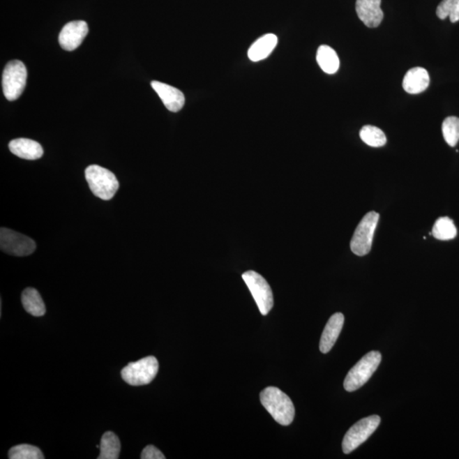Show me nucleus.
Listing matches in <instances>:
<instances>
[{
  "instance_id": "3",
  "label": "nucleus",
  "mask_w": 459,
  "mask_h": 459,
  "mask_svg": "<svg viewBox=\"0 0 459 459\" xmlns=\"http://www.w3.org/2000/svg\"><path fill=\"white\" fill-rule=\"evenodd\" d=\"M382 356L379 352L366 354L346 375L344 382L345 390L353 392L363 387L379 368Z\"/></svg>"
},
{
  "instance_id": "13",
  "label": "nucleus",
  "mask_w": 459,
  "mask_h": 459,
  "mask_svg": "<svg viewBox=\"0 0 459 459\" xmlns=\"http://www.w3.org/2000/svg\"><path fill=\"white\" fill-rule=\"evenodd\" d=\"M344 322V315L340 313L333 314L329 318L321 337L320 351L322 353L326 354L331 351L343 329Z\"/></svg>"
},
{
  "instance_id": "17",
  "label": "nucleus",
  "mask_w": 459,
  "mask_h": 459,
  "mask_svg": "<svg viewBox=\"0 0 459 459\" xmlns=\"http://www.w3.org/2000/svg\"><path fill=\"white\" fill-rule=\"evenodd\" d=\"M22 306L27 313L33 317H42L46 313L45 305L41 295L33 287H27L22 294Z\"/></svg>"
},
{
  "instance_id": "12",
  "label": "nucleus",
  "mask_w": 459,
  "mask_h": 459,
  "mask_svg": "<svg viewBox=\"0 0 459 459\" xmlns=\"http://www.w3.org/2000/svg\"><path fill=\"white\" fill-rule=\"evenodd\" d=\"M151 84L168 110L177 112L184 107L185 96L180 89L159 81H153Z\"/></svg>"
},
{
  "instance_id": "19",
  "label": "nucleus",
  "mask_w": 459,
  "mask_h": 459,
  "mask_svg": "<svg viewBox=\"0 0 459 459\" xmlns=\"http://www.w3.org/2000/svg\"><path fill=\"white\" fill-rule=\"evenodd\" d=\"M120 450H121V444L119 437L114 433L108 431L103 435L100 441L98 459H118Z\"/></svg>"
},
{
  "instance_id": "8",
  "label": "nucleus",
  "mask_w": 459,
  "mask_h": 459,
  "mask_svg": "<svg viewBox=\"0 0 459 459\" xmlns=\"http://www.w3.org/2000/svg\"><path fill=\"white\" fill-rule=\"evenodd\" d=\"M381 419L378 415L369 416L359 420L346 432L342 449L345 454H349L360 446L377 430L380 425Z\"/></svg>"
},
{
  "instance_id": "15",
  "label": "nucleus",
  "mask_w": 459,
  "mask_h": 459,
  "mask_svg": "<svg viewBox=\"0 0 459 459\" xmlns=\"http://www.w3.org/2000/svg\"><path fill=\"white\" fill-rule=\"evenodd\" d=\"M9 149L14 155L27 160H36L44 154L40 143L26 138L13 140L9 144Z\"/></svg>"
},
{
  "instance_id": "22",
  "label": "nucleus",
  "mask_w": 459,
  "mask_h": 459,
  "mask_svg": "<svg viewBox=\"0 0 459 459\" xmlns=\"http://www.w3.org/2000/svg\"><path fill=\"white\" fill-rule=\"evenodd\" d=\"M442 134L445 141L450 146H455L459 141V119L457 116H449L442 123Z\"/></svg>"
},
{
  "instance_id": "9",
  "label": "nucleus",
  "mask_w": 459,
  "mask_h": 459,
  "mask_svg": "<svg viewBox=\"0 0 459 459\" xmlns=\"http://www.w3.org/2000/svg\"><path fill=\"white\" fill-rule=\"evenodd\" d=\"M0 248L7 255L24 257L33 254L36 243L29 236L3 227L0 231Z\"/></svg>"
},
{
  "instance_id": "20",
  "label": "nucleus",
  "mask_w": 459,
  "mask_h": 459,
  "mask_svg": "<svg viewBox=\"0 0 459 459\" xmlns=\"http://www.w3.org/2000/svg\"><path fill=\"white\" fill-rule=\"evenodd\" d=\"M431 233L438 240H452L457 236V228L450 218L441 217L435 221Z\"/></svg>"
},
{
  "instance_id": "1",
  "label": "nucleus",
  "mask_w": 459,
  "mask_h": 459,
  "mask_svg": "<svg viewBox=\"0 0 459 459\" xmlns=\"http://www.w3.org/2000/svg\"><path fill=\"white\" fill-rule=\"evenodd\" d=\"M260 402L271 417L280 425L287 426L294 421L295 408L285 393L277 387H267L260 393Z\"/></svg>"
},
{
  "instance_id": "25",
  "label": "nucleus",
  "mask_w": 459,
  "mask_h": 459,
  "mask_svg": "<svg viewBox=\"0 0 459 459\" xmlns=\"http://www.w3.org/2000/svg\"><path fill=\"white\" fill-rule=\"evenodd\" d=\"M141 458L142 459H165V456L154 446H147L143 449Z\"/></svg>"
},
{
  "instance_id": "18",
  "label": "nucleus",
  "mask_w": 459,
  "mask_h": 459,
  "mask_svg": "<svg viewBox=\"0 0 459 459\" xmlns=\"http://www.w3.org/2000/svg\"><path fill=\"white\" fill-rule=\"evenodd\" d=\"M317 61L322 71L328 75H333L340 68V58L336 50L328 45H322L318 48Z\"/></svg>"
},
{
  "instance_id": "2",
  "label": "nucleus",
  "mask_w": 459,
  "mask_h": 459,
  "mask_svg": "<svg viewBox=\"0 0 459 459\" xmlns=\"http://www.w3.org/2000/svg\"><path fill=\"white\" fill-rule=\"evenodd\" d=\"M85 178L94 195L103 200H110L119 188V182L110 170L99 165H91L85 170Z\"/></svg>"
},
{
  "instance_id": "6",
  "label": "nucleus",
  "mask_w": 459,
  "mask_h": 459,
  "mask_svg": "<svg viewBox=\"0 0 459 459\" xmlns=\"http://www.w3.org/2000/svg\"><path fill=\"white\" fill-rule=\"evenodd\" d=\"M27 73L21 61H10L3 73L2 86L3 95L8 100H17L26 86Z\"/></svg>"
},
{
  "instance_id": "5",
  "label": "nucleus",
  "mask_w": 459,
  "mask_h": 459,
  "mask_svg": "<svg viewBox=\"0 0 459 459\" xmlns=\"http://www.w3.org/2000/svg\"><path fill=\"white\" fill-rule=\"evenodd\" d=\"M379 215L375 211L366 215L358 224L351 241V250L358 256H364L370 252Z\"/></svg>"
},
{
  "instance_id": "16",
  "label": "nucleus",
  "mask_w": 459,
  "mask_h": 459,
  "mask_svg": "<svg viewBox=\"0 0 459 459\" xmlns=\"http://www.w3.org/2000/svg\"><path fill=\"white\" fill-rule=\"evenodd\" d=\"M278 37L275 34H266L259 38L252 45L248 52V58L252 61H259L266 59L273 52L278 45Z\"/></svg>"
},
{
  "instance_id": "4",
  "label": "nucleus",
  "mask_w": 459,
  "mask_h": 459,
  "mask_svg": "<svg viewBox=\"0 0 459 459\" xmlns=\"http://www.w3.org/2000/svg\"><path fill=\"white\" fill-rule=\"evenodd\" d=\"M158 368L157 358L147 356L127 365L123 368L121 375L123 379L132 386H142L150 384L155 379Z\"/></svg>"
},
{
  "instance_id": "7",
  "label": "nucleus",
  "mask_w": 459,
  "mask_h": 459,
  "mask_svg": "<svg viewBox=\"0 0 459 459\" xmlns=\"http://www.w3.org/2000/svg\"><path fill=\"white\" fill-rule=\"evenodd\" d=\"M242 278L251 292L260 313L266 316L274 305L273 294L269 285L262 275L254 271H248Z\"/></svg>"
},
{
  "instance_id": "10",
  "label": "nucleus",
  "mask_w": 459,
  "mask_h": 459,
  "mask_svg": "<svg viewBox=\"0 0 459 459\" xmlns=\"http://www.w3.org/2000/svg\"><path fill=\"white\" fill-rule=\"evenodd\" d=\"M88 32L89 27L86 22L84 21L68 22L61 29L59 35L61 48L68 52H73L80 47Z\"/></svg>"
},
{
  "instance_id": "14",
  "label": "nucleus",
  "mask_w": 459,
  "mask_h": 459,
  "mask_svg": "<svg viewBox=\"0 0 459 459\" xmlns=\"http://www.w3.org/2000/svg\"><path fill=\"white\" fill-rule=\"evenodd\" d=\"M430 85V75L427 70L423 68H414L409 70L404 77L402 86L408 94H419L426 91Z\"/></svg>"
},
{
  "instance_id": "11",
  "label": "nucleus",
  "mask_w": 459,
  "mask_h": 459,
  "mask_svg": "<svg viewBox=\"0 0 459 459\" xmlns=\"http://www.w3.org/2000/svg\"><path fill=\"white\" fill-rule=\"evenodd\" d=\"M381 0H356V10L360 20L368 27L375 29L383 21Z\"/></svg>"
},
{
  "instance_id": "23",
  "label": "nucleus",
  "mask_w": 459,
  "mask_h": 459,
  "mask_svg": "<svg viewBox=\"0 0 459 459\" xmlns=\"http://www.w3.org/2000/svg\"><path fill=\"white\" fill-rule=\"evenodd\" d=\"M10 459H44V454L38 447L32 445L22 444L13 447L9 451Z\"/></svg>"
},
{
  "instance_id": "21",
  "label": "nucleus",
  "mask_w": 459,
  "mask_h": 459,
  "mask_svg": "<svg viewBox=\"0 0 459 459\" xmlns=\"http://www.w3.org/2000/svg\"><path fill=\"white\" fill-rule=\"evenodd\" d=\"M361 141L373 147H381L387 142L386 136L380 128L372 126H366L360 131Z\"/></svg>"
},
{
  "instance_id": "24",
  "label": "nucleus",
  "mask_w": 459,
  "mask_h": 459,
  "mask_svg": "<svg viewBox=\"0 0 459 459\" xmlns=\"http://www.w3.org/2000/svg\"><path fill=\"white\" fill-rule=\"evenodd\" d=\"M437 17L441 20L450 18L451 22L459 21V0H442L437 9Z\"/></svg>"
}]
</instances>
